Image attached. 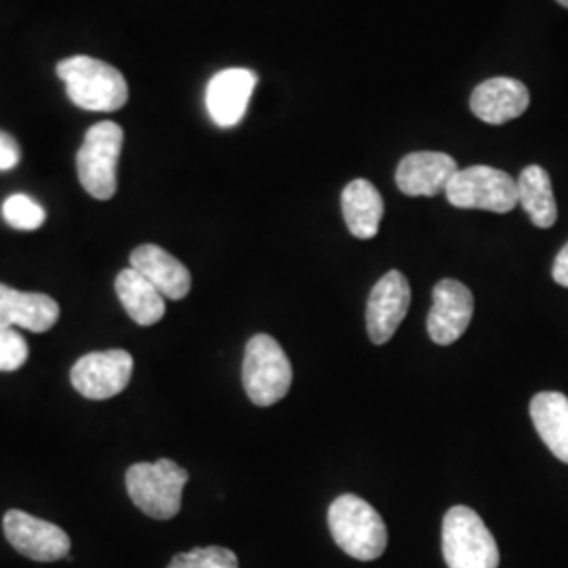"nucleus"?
<instances>
[{
    "instance_id": "1",
    "label": "nucleus",
    "mask_w": 568,
    "mask_h": 568,
    "mask_svg": "<svg viewBox=\"0 0 568 568\" xmlns=\"http://www.w3.org/2000/svg\"><path fill=\"white\" fill-rule=\"evenodd\" d=\"M58 77L72 103L89 112H116L129 100V87L121 72L95 58L74 55L61 60Z\"/></svg>"
},
{
    "instance_id": "2",
    "label": "nucleus",
    "mask_w": 568,
    "mask_h": 568,
    "mask_svg": "<svg viewBox=\"0 0 568 568\" xmlns=\"http://www.w3.org/2000/svg\"><path fill=\"white\" fill-rule=\"evenodd\" d=\"M328 528L333 541L347 556L371 562L387 548V528L379 511L358 495H342L328 508Z\"/></svg>"
},
{
    "instance_id": "3",
    "label": "nucleus",
    "mask_w": 568,
    "mask_h": 568,
    "mask_svg": "<svg viewBox=\"0 0 568 568\" xmlns=\"http://www.w3.org/2000/svg\"><path fill=\"white\" fill-rule=\"evenodd\" d=\"M187 469L171 459L156 464H135L126 469L124 485L131 501L154 520H171L182 509L183 487L187 485Z\"/></svg>"
},
{
    "instance_id": "4",
    "label": "nucleus",
    "mask_w": 568,
    "mask_h": 568,
    "mask_svg": "<svg viewBox=\"0 0 568 568\" xmlns=\"http://www.w3.org/2000/svg\"><path fill=\"white\" fill-rule=\"evenodd\" d=\"M293 384V366L272 335H255L244 349L243 386L248 400L257 406L276 405Z\"/></svg>"
},
{
    "instance_id": "5",
    "label": "nucleus",
    "mask_w": 568,
    "mask_h": 568,
    "mask_svg": "<svg viewBox=\"0 0 568 568\" xmlns=\"http://www.w3.org/2000/svg\"><path fill=\"white\" fill-rule=\"evenodd\" d=\"M122 142V126L112 121L93 124L84 135V142L77 154L79 182L98 201H110L116 194V169Z\"/></svg>"
},
{
    "instance_id": "6",
    "label": "nucleus",
    "mask_w": 568,
    "mask_h": 568,
    "mask_svg": "<svg viewBox=\"0 0 568 568\" xmlns=\"http://www.w3.org/2000/svg\"><path fill=\"white\" fill-rule=\"evenodd\" d=\"M443 554L448 568L499 567L495 537L483 518L467 506H455L445 514Z\"/></svg>"
},
{
    "instance_id": "7",
    "label": "nucleus",
    "mask_w": 568,
    "mask_h": 568,
    "mask_svg": "<svg viewBox=\"0 0 568 568\" xmlns=\"http://www.w3.org/2000/svg\"><path fill=\"white\" fill-rule=\"evenodd\" d=\"M447 201L457 209L509 213L518 206V183L506 171L487 164L459 169L447 185Z\"/></svg>"
},
{
    "instance_id": "8",
    "label": "nucleus",
    "mask_w": 568,
    "mask_h": 568,
    "mask_svg": "<svg viewBox=\"0 0 568 568\" xmlns=\"http://www.w3.org/2000/svg\"><path fill=\"white\" fill-rule=\"evenodd\" d=\"M133 377V356L126 349L91 352L77 361L70 371L74 389L89 400H108L119 396Z\"/></svg>"
},
{
    "instance_id": "9",
    "label": "nucleus",
    "mask_w": 568,
    "mask_h": 568,
    "mask_svg": "<svg viewBox=\"0 0 568 568\" xmlns=\"http://www.w3.org/2000/svg\"><path fill=\"white\" fill-rule=\"evenodd\" d=\"M2 530L7 541L21 556L37 562H55L70 551V537L65 530L21 509H9L4 514Z\"/></svg>"
},
{
    "instance_id": "10",
    "label": "nucleus",
    "mask_w": 568,
    "mask_h": 568,
    "mask_svg": "<svg viewBox=\"0 0 568 568\" xmlns=\"http://www.w3.org/2000/svg\"><path fill=\"white\" fill-rule=\"evenodd\" d=\"M410 305V284L405 274L389 270L379 283L371 288L366 304V331L375 345H384L394 337L405 321Z\"/></svg>"
},
{
    "instance_id": "11",
    "label": "nucleus",
    "mask_w": 568,
    "mask_h": 568,
    "mask_svg": "<svg viewBox=\"0 0 568 568\" xmlns=\"http://www.w3.org/2000/svg\"><path fill=\"white\" fill-rule=\"evenodd\" d=\"M474 316V295L466 284L445 278L434 286L432 310L427 314V333L438 345L462 339Z\"/></svg>"
},
{
    "instance_id": "12",
    "label": "nucleus",
    "mask_w": 568,
    "mask_h": 568,
    "mask_svg": "<svg viewBox=\"0 0 568 568\" xmlns=\"http://www.w3.org/2000/svg\"><path fill=\"white\" fill-rule=\"evenodd\" d=\"M257 84V74L246 68H230L215 74L206 87V110L217 126H236L243 121L244 112Z\"/></svg>"
},
{
    "instance_id": "13",
    "label": "nucleus",
    "mask_w": 568,
    "mask_h": 568,
    "mask_svg": "<svg viewBox=\"0 0 568 568\" xmlns=\"http://www.w3.org/2000/svg\"><path fill=\"white\" fill-rule=\"evenodd\" d=\"M457 171V161L445 152H413L398 164L396 185L406 196H438Z\"/></svg>"
},
{
    "instance_id": "14",
    "label": "nucleus",
    "mask_w": 568,
    "mask_h": 568,
    "mask_svg": "<svg viewBox=\"0 0 568 568\" xmlns=\"http://www.w3.org/2000/svg\"><path fill=\"white\" fill-rule=\"evenodd\" d=\"M530 103L525 82L516 79H488L480 82L469 100V108L474 116L488 124H504L514 121L527 112Z\"/></svg>"
},
{
    "instance_id": "15",
    "label": "nucleus",
    "mask_w": 568,
    "mask_h": 568,
    "mask_svg": "<svg viewBox=\"0 0 568 568\" xmlns=\"http://www.w3.org/2000/svg\"><path fill=\"white\" fill-rule=\"evenodd\" d=\"M131 267L138 270L145 281L154 284V288L163 295L164 300L180 302L187 297L192 288L190 270L173 257L169 251L161 248L159 244H142L138 246L131 257Z\"/></svg>"
},
{
    "instance_id": "16",
    "label": "nucleus",
    "mask_w": 568,
    "mask_h": 568,
    "mask_svg": "<svg viewBox=\"0 0 568 568\" xmlns=\"http://www.w3.org/2000/svg\"><path fill=\"white\" fill-rule=\"evenodd\" d=\"M60 321V305L44 293H23L0 284V328L21 326L47 333Z\"/></svg>"
},
{
    "instance_id": "17",
    "label": "nucleus",
    "mask_w": 568,
    "mask_h": 568,
    "mask_svg": "<svg viewBox=\"0 0 568 568\" xmlns=\"http://www.w3.org/2000/svg\"><path fill=\"white\" fill-rule=\"evenodd\" d=\"M342 211L349 234L361 241H368L379 232V224L384 220V199L373 183L354 180L345 185Z\"/></svg>"
},
{
    "instance_id": "18",
    "label": "nucleus",
    "mask_w": 568,
    "mask_h": 568,
    "mask_svg": "<svg viewBox=\"0 0 568 568\" xmlns=\"http://www.w3.org/2000/svg\"><path fill=\"white\" fill-rule=\"evenodd\" d=\"M530 419L546 447L568 464V398L560 392H541L530 400Z\"/></svg>"
},
{
    "instance_id": "19",
    "label": "nucleus",
    "mask_w": 568,
    "mask_h": 568,
    "mask_svg": "<svg viewBox=\"0 0 568 568\" xmlns=\"http://www.w3.org/2000/svg\"><path fill=\"white\" fill-rule=\"evenodd\" d=\"M116 295L121 300L129 318L140 326H152L161 323L166 312L164 297L154 288V284L145 281L142 274L133 267L122 270L116 276Z\"/></svg>"
},
{
    "instance_id": "20",
    "label": "nucleus",
    "mask_w": 568,
    "mask_h": 568,
    "mask_svg": "<svg viewBox=\"0 0 568 568\" xmlns=\"http://www.w3.org/2000/svg\"><path fill=\"white\" fill-rule=\"evenodd\" d=\"M518 204L527 211L530 222L537 227H551L558 220V204L554 199L549 173L539 166L530 164L518 178Z\"/></svg>"
},
{
    "instance_id": "21",
    "label": "nucleus",
    "mask_w": 568,
    "mask_h": 568,
    "mask_svg": "<svg viewBox=\"0 0 568 568\" xmlns=\"http://www.w3.org/2000/svg\"><path fill=\"white\" fill-rule=\"evenodd\" d=\"M2 217H4L7 224L16 227V230L32 232V230H39L44 224L47 213L34 199H30L26 194H13L2 204Z\"/></svg>"
},
{
    "instance_id": "22",
    "label": "nucleus",
    "mask_w": 568,
    "mask_h": 568,
    "mask_svg": "<svg viewBox=\"0 0 568 568\" xmlns=\"http://www.w3.org/2000/svg\"><path fill=\"white\" fill-rule=\"evenodd\" d=\"M169 568H239V558L232 549L209 546L178 554Z\"/></svg>"
},
{
    "instance_id": "23",
    "label": "nucleus",
    "mask_w": 568,
    "mask_h": 568,
    "mask_svg": "<svg viewBox=\"0 0 568 568\" xmlns=\"http://www.w3.org/2000/svg\"><path fill=\"white\" fill-rule=\"evenodd\" d=\"M28 344L13 328H0V371L11 373L26 365Z\"/></svg>"
},
{
    "instance_id": "24",
    "label": "nucleus",
    "mask_w": 568,
    "mask_h": 568,
    "mask_svg": "<svg viewBox=\"0 0 568 568\" xmlns=\"http://www.w3.org/2000/svg\"><path fill=\"white\" fill-rule=\"evenodd\" d=\"M20 156L18 142L9 133L0 131V171L16 169L20 164Z\"/></svg>"
},
{
    "instance_id": "25",
    "label": "nucleus",
    "mask_w": 568,
    "mask_h": 568,
    "mask_svg": "<svg viewBox=\"0 0 568 568\" xmlns=\"http://www.w3.org/2000/svg\"><path fill=\"white\" fill-rule=\"evenodd\" d=\"M551 276L560 286L568 288V243L556 255V262H554V267H551Z\"/></svg>"
},
{
    "instance_id": "26",
    "label": "nucleus",
    "mask_w": 568,
    "mask_h": 568,
    "mask_svg": "<svg viewBox=\"0 0 568 568\" xmlns=\"http://www.w3.org/2000/svg\"><path fill=\"white\" fill-rule=\"evenodd\" d=\"M556 2H558V4H562V7H567L568 9V0H556Z\"/></svg>"
}]
</instances>
